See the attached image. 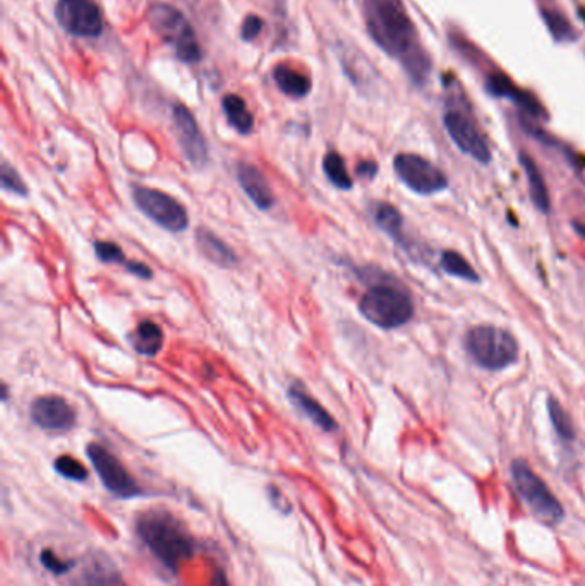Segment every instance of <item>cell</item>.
Listing matches in <instances>:
<instances>
[{"instance_id": "6da1fadb", "label": "cell", "mask_w": 585, "mask_h": 586, "mask_svg": "<svg viewBox=\"0 0 585 586\" xmlns=\"http://www.w3.org/2000/svg\"><path fill=\"white\" fill-rule=\"evenodd\" d=\"M365 20L373 42L400 60L415 83L429 74V60L419 45L414 23L400 0H365Z\"/></svg>"}, {"instance_id": "7a4b0ae2", "label": "cell", "mask_w": 585, "mask_h": 586, "mask_svg": "<svg viewBox=\"0 0 585 586\" xmlns=\"http://www.w3.org/2000/svg\"><path fill=\"white\" fill-rule=\"evenodd\" d=\"M138 537L172 573L196 554V540L169 511H148L136 521Z\"/></svg>"}, {"instance_id": "3957f363", "label": "cell", "mask_w": 585, "mask_h": 586, "mask_svg": "<svg viewBox=\"0 0 585 586\" xmlns=\"http://www.w3.org/2000/svg\"><path fill=\"white\" fill-rule=\"evenodd\" d=\"M359 310L371 325L395 329L413 319L414 302L404 288L391 283H376L361 297Z\"/></svg>"}, {"instance_id": "277c9868", "label": "cell", "mask_w": 585, "mask_h": 586, "mask_svg": "<svg viewBox=\"0 0 585 586\" xmlns=\"http://www.w3.org/2000/svg\"><path fill=\"white\" fill-rule=\"evenodd\" d=\"M465 349L472 360L486 371H503L518 357V343L507 329L481 325L469 329Z\"/></svg>"}, {"instance_id": "5b68a950", "label": "cell", "mask_w": 585, "mask_h": 586, "mask_svg": "<svg viewBox=\"0 0 585 586\" xmlns=\"http://www.w3.org/2000/svg\"><path fill=\"white\" fill-rule=\"evenodd\" d=\"M148 21L153 31L173 47L182 62L196 64L203 59L195 29L180 11L169 4H155L148 12Z\"/></svg>"}, {"instance_id": "8992f818", "label": "cell", "mask_w": 585, "mask_h": 586, "mask_svg": "<svg viewBox=\"0 0 585 586\" xmlns=\"http://www.w3.org/2000/svg\"><path fill=\"white\" fill-rule=\"evenodd\" d=\"M512 482L515 491L533 511V515L546 523H560L565 516L560 501L527 462H513Z\"/></svg>"}, {"instance_id": "52a82bcc", "label": "cell", "mask_w": 585, "mask_h": 586, "mask_svg": "<svg viewBox=\"0 0 585 586\" xmlns=\"http://www.w3.org/2000/svg\"><path fill=\"white\" fill-rule=\"evenodd\" d=\"M132 197L141 213L162 229L169 232H182L189 227V214L186 208L169 194L158 189L136 186L132 189Z\"/></svg>"}, {"instance_id": "ba28073f", "label": "cell", "mask_w": 585, "mask_h": 586, "mask_svg": "<svg viewBox=\"0 0 585 586\" xmlns=\"http://www.w3.org/2000/svg\"><path fill=\"white\" fill-rule=\"evenodd\" d=\"M393 168L404 186H407L415 194L433 196L448 188V179L438 166L414 153L397 155Z\"/></svg>"}, {"instance_id": "9c48e42d", "label": "cell", "mask_w": 585, "mask_h": 586, "mask_svg": "<svg viewBox=\"0 0 585 586\" xmlns=\"http://www.w3.org/2000/svg\"><path fill=\"white\" fill-rule=\"evenodd\" d=\"M86 454L108 493L121 499H132L141 495V489L132 478V475L107 447L93 443L86 447Z\"/></svg>"}, {"instance_id": "30bf717a", "label": "cell", "mask_w": 585, "mask_h": 586, "mask_svg": "<svg viewBox=\"0 0 585 586\" xmlns=\"http://www.w3.org/2000/svg\"><path fill=\"white\" fill-rule=\"evenodd\" d=\"M55 18L73 36L97 38L103 29V18L93 0H59Z\"/></svg>"}, {"instance_id": "8fae6325", "label": "cell", "mask_w": 585, "mask_h": 586, "mask_svg": "<svg viewBox=\"0 0 585 586\" xmlns=\"http://www.w3.org/2000/svg\"><path fill=\"white\" fill-rule=\"evenodd\" d=\"M443 124L450 140L455 142V146L467 157L483 165L491 162L488 142L483 132L477 129V125L472 122V118L467 117L459 110H448L443 117Z\"/></svg>"}, {"instance_id": "7c38bea8", "label": "cell", "mask_w": 585, "mask_h": 586, "mask_svg": "<svg viewBox=\"0 0 585 586\" xmlns=\"http://www.w3.org/2000/svg\"><path fill=\"white\" fill-rule=\"evenodd\" d=\"M173 125L177 132L179 146L186 160L196 168L208 164V144L196 122L195 116L184 105L173 107Z\"/></svg>"}, {"instance_id": "4fadbf2b", "label": "cell", "mask_w": 585, "mask_h": 586, "mask_svg": "<svg viewBox=\"0 0 585 586\" xmlns=\"http://www.w3.org/2000/svg\"><path fill=\"white\" fill-rule=\"evenodd\" d=\"M31 421L49 432H68L76 423V412L68 399L47 395L35 399L29 408Z\"/></svg>"}, {"instance_id": "5bb4252c", "label": "cell", "mask_w": 585, "mask_h": 586, "mask_svg": "<svg viewBox=\"0 0 585 586\" xmlns=\"http://www.w3.org/2000/svg\"><path fill=\"white\" fill-rule=\"evenodd\" d=\"M236 173H237L239 186L260 210L268 212L269 208H273V205H275L273 190L269 188L265 173L258 166L247 164V162H239Z\"/></svg>"}, {"instance_id": "9a60e30c", "label": "cell", "mask_w": 585, "mask_h": 586, "mask_svg": "<svg viewBox=\"0 0 585 586\" xmlns=\"http://www.w3.org/2000/svg\"><path fill=\"white\" fill-rule=\"evenodd\" d=\"M287 397L291 398V401H292L293 406L301 412V413H304L311 422L315 423V425H317L319 429H323L325 432H333V430H337V422H335V419L321 406V403L317 401V399L313 398L308 391H306V388H304V384H301V382H293V384H291L289 386V391H287Z\"/></svg>"}, {"instance_id": "2e32d148", "label": "cell", "mask_w": 585, "mask_h": 586, "mask_svg": "<svg viewBox=\"0 0 585 586\" xmlns=\"http://www.w3.org/2000/svg\"><path fill=\"white\" fill-rule=\"evenodd\" d=\"M196 245L204 258L217 264L219 268H232L237 264L236 253L220 238L219 235L213 234L206 227H199L196 230Z\"/></svg>"}, {"instance_id": "e0dca14e", "label": "cell", "mask_w": 585, "mask_h": 586, "mask_svg": "<svg viewBox=\"0 0 585 586\" xmlns=\"http://www.w3.org/2000/svg\"><path fill=\"white\" fill-rule=\"evenodd\" d=\"M127 340L140 355L155 357L164 347V331L153 321H143L129 333Z\"/></svg>"}, {"instance_id": "ac0fdd59", "label": "cell", "mask_w": 585, "mask_h": 586, "mask_svg": "<svg viewBox=\"0 0 585 586\" xmlns=\"http://www.w3.org/2000/svg\"><path fill=\"white\" fill-rule=\"evenodd\" d=\"M95 254L101 262L107 264H121L127 271H131L132 275L143 278V280H151L153 271L148 268L147 264L143 262H136V261H129L125 258L123 249L114 244V242H103V240H97L95 242Z\"/></svg>"}, {"instance_id": "d6986e66", "label": "cell", "mask_w": 585, "mask_h": 586, "mask_svg": "<svg viewBox=\"0 0 585 586\" xmlns=\"http://www.w3.org/2000/svg\"><path fill=\"white\" fill-rule=\"evenodd\" d=\"M77 586H127V583L114 564L95 559L84 567Z\"/></svg>"}, {"instance_id": "ffe728a7", "label": "cell", "mask_w": 585, "mask_h": 586, "mask_svg": "<svg viewBox=\"0 0 585 586\" xmlns=\"http://www.w3.org/2000/svg\"><path fill=\"white\" fill-rule=\"evenodd\" d=\"M520 165L524 166V172L527 175L529 192H531V199H533L534 206L541 213L549 212V208H551L549 190H548V186L544 182V177H542V173H541L536 162L529 155L520 153Z\"/></svg>"}, {"instance_id": "44dd1931", "label": "cell", "mask_w": 585, "mask_h": 586, "mask_svg": "<svg viewBox=\"0 0 585 586\" xmlns=\"http://www.w3.org/2000/svg\"><path fill=\"white\" fill-rule=\"evenodd\" d=\"M273 79L282 93L292 96V98H304L313 88L311 79L308 76L295 71L292 68H287V66H278L273 71Z\"/></svg>"}, {"instance_id": "7402d4cb", "label": "cell", "mask_w": 585, "mask_h": 586, "mask_svg": "<svg viewBox=\"0 0 585 586\" xmlns=\"http://www.w3.org/2000/svg\"><path fill=\"white\" fill-rule=\"evenodd\" d=\"M221 107H223V112H225V116L228 118L230 125L237 132L249 134L252 131V127H254V117L249 112L244 100L239 94H227V96H223Z\"/></svg>"}, {"instance_id": "603a6c76", "label": "cell", "mask_w": 585, "mask_h": 586, "mask_svg": "<svg viewBox=\"0 0 585 586\" xmlns=\"http://www.w3.org/2000/svg\"><path fill=\"white\" fill-rule=\"evenodd\" d=\"M371 214L374 223L385 232L390 235L393 240L402 242L404 235H402V229H404V216L402 213L398 212L390 203H374L371 206Z\"/></svg>"}, {"instance_id": "cb8c5ba5", "label": "cell", "mask_w": 585, "mask_h": 586, "mask_svg": "<svg viewBox=\"0 0 585 586\" xmlns=\"http://www.w3.org/2000/svg\"><path fill=\"white\" fill-rule=\"evenodd\" d=\"M441 268L450 277L461 278V280H465V282H481L479 275L474 271V268L470 266V262L463 258L462 254H459L457 251H445L441 254Z\"/></svg>"}, {"instance_id": "d4e9b609", "label": "cell", "mask_w": 585, "mask_h": 586, "mask_svg": "<svg viewBox=\"0 0 585 586\" xmlns=\"http://www.w3.org/2000/svg\"><path fill=\"white\" fill-rule=\"evenodd\" d=\"M323 170H325L326 179L335 188L349 190V189H352V186H354L352 184V177L349 175L347 165H345L343 158H341L337 151H330V153L325 155V158H323Z\"/></svg>"}, {"instance_id": "484cf974", "label": "cell", "mask_w": 585, "mask_h": 586, "mask_svg": "<svg viewBox=\"0 0 585 586\" xmlns=\"http://www.w3.org/2000/svg\"><path fill=\"white\" fill-rule=\"evenodd\" d=\"M548 412H549V421L553 423L557 434L560 436L563 441H573L575 437V429L570 415L565 412L561 406L560 401L555 398H548Z\"/></svg>"}, {"instance_id": "4316f807", "label": "cell", "mask_w": 585, "mask_h": 586, "mask_svg": "<svg viewBox=\"0 0 585 586\" xmlns=\"http://www.w3.org/2000/svg\"><path fill=\"white\" fill-rule=\"evenodd\" d=\"M542 20L548 24L549 33L553 35V38L557 42H575V31L573 26L570 21L561 16L560 12H553V11H542Z\"/></svg>"}, {"instance_id": "83f0119b", "label": "cell", "mask_w": 585, "mask_h": 586, "mask_svg": "<svg viewBox=\"0 0 585 586\" xmlns=\"http://www.w3.org/2000/svg\"><path fill=\"white\" fill-rule=\"evenodd\" d=\"M486 90L493 96L509 98V100H512L513 103L517 101L518 94L522 93V90L513 84L512 79L501 72L489 74L488 79H486Z\"/></svg>"}, {"instance_id": "f1b7e54d", "label": "cell", "mask_w": 585, "mask_h": 586, "mask_svg": "<svg viewBox=\"0 0 585 586\" xmlns=\"http://www.w3.org/2000/svg\"><path fill=\"white\" fill-rule=\"evenodd\" d=\"M53 469H55V471L59 475H62L64 478L74 480V482H84L88 478V470H86V467L81 462H77L73 456H69V454L59 456L55 460V463H53Z\"/></svg>"}, {"instance_id": "f546056e", "label": "cell", "mask_w": 585, "mask_h": 586, "mask_svg": "<svg viewBox=\"0 0 585 586\" xmlns=\"http://www.w3.org/2000/svg\"><path fill=\"white\" fill-rule=\"evenodd\" d=\"M2 189L18 196H28V188H26L21 175L16 172V168H12L7 162L2 164Z\"/></svg>"}, {"instance_id": "4dcf8cb0", "label": "cell", "mask_w": 585, "mask_h": 586, "mask_svg": "<svg viewBox=\"0 0 585 586\" xmlns=\"http://www.w3.org/2000/svg\"><path fill=\"white\" fill-rule=\"evenodd\" d=\"M40 563L44 564L45 569H49L50 573H53V574H64L73 567V563L62 561L55 552H52L49 549L42 550Z\"/></svg>"}, {"instance_id": "1f68e13d", "label": "cell", "mask_w": 585, "mask_h": 586, "mask_svg": "<svg viewBox=\"0 0 585 586\" xmlns=\"http://www.w3.org/2000/svg\"><path fill=\"white\" fill-rule=\"evenodd\" d=\"M261 29H263V21L258 16L251 14V16L245 18L244 23H243L241 36H243V40H245V42H251V40H254L261 33Z\"/></svg>"}, {"instance_id": "d6a6232c", "label": "cell", "mask_w": 585, "mask_h": 586, "mask_svg": "<svg viewBox=\"0 0 585 586\" xmlns=\"http://www.w3.org/2000/svg\"><path fill=\"white\" fill-rule=\"evenodd\" d=\"M269 501L273 504V508L280 510L282 513H289L291 511V504L289 501L284 497V494L280 493L276 487H269L268 489Z\"/></svg>"}, {"instance_id": "836d02e7", "label": "cell", "mask_w": 585, "mask_h": 586, "mask_svg": "<svg viewBox=\"0 0 585 586\" xmlns=\"http://www.w3.org/2000/svg\"><path fill=\"white\" fill-rule=\"evenodd\" d=\"M356 172H357V175H359L361 179H365V181H373V179L376 177V173H378V165L374 164V162H371V160H365V162H361V164L357 165Z\"/></svg>"}, {"instance_id": "e575fe53", "label": "cell", "mask_w": 585, "mask_h": 586, "mask_svg": "<svg viewBox=\"0 0 585 586\" xmlns=\"http://www.w3.org/2000/svg\"><path fill=\"white\" fill-rule=\"evenodd\" d=\"M212 586H230L228 585V580H227V576H225L223 571L215 573V578H213V582H212Z\"/></svg>"}]
</instances>
